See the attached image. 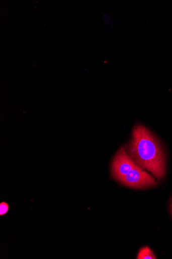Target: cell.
Listing matches in <instances>:
<instances>
[{
  "mask_svg": "<svg viewBox=\"0 0 172 259\" xmlns=\"http://www.w3.org/2000/svg\"><path fill=\"white\" fill-rule=\"evenodd\" d=\"M9 206V204L5 202L0 204V215L3 216L8 213Z\"/></svg>",
  "mask_w": 172,
  "mask_h": 259,
  "instance_id": "5b68a950",
  "label": "cell"
},
{
  "mask_svg": "<svg viewBox=\"0 0 172 259\" xmlns=\"http://www.w3.org/2000/svg\"><path fill=\"white\" fill-rule=\"evenodd\" d=\"M129 153L142 169L162 179L166 172V158L163 148L155 136L145 126H135L128 146Z\"/></svg>",
  "mask_w": 172,
  "mask_h": 259,
  "instance_id": "6da1fadb",
  "label": "cell"
},
{
  "mask_svg": "<svg viewBox=\"0 0 172 259\" xmlns=\"http://www.w3.org/2000/svg\"><path fill=\"white\" fill-rule=\"evenodd\" d=\"M119 182L125 186L138 189L154 187L157 184L153 177L144 171L137 164Z\"/></svg>",
  "mask_w": 172,
  "mask_h": 259,
  "instance_id": "7a4b0ae2",
  "label": "cell"
},
{
  "mask_svg": "<svg viewBox=\"0 0 172 259\" xmlns=\"http://www.w3.org/2000/svg\"><path fill=\"white\" fill-rule=\"evenodd\" d=\"M170 213L172 214V201H171V202L170 203Z\"/></svg>",
  "mask_w": 172,
  "mask_h": 259,
  "instance_id": "8992f818",
  "label": "cell"
},
{
  "mask_svg": "<svg viewBox=\"0 0 172 259\" xmlns=\"http://www.w3.org/2000/svg\"><path fill=\"white\" fill-rule=\"evenodd\" d=\"M137 258L138 259H145V258H151V259H155L156 256L152 251V250L148 247H144L142 248L140 251L137 256Z\"/></svg>",
  "mask_w": 172,
  "mask_h": 259,
  "instance_id": "277c9868",
  "label": "cell"
},
{
  "mask_svg": "<svg viewBox=\"0 0 172 259\" xmlns=\"http://www.w3.org/2000/svg\"><path fill=\"white\" fill-rule=\"evenodd\" d=\"M137 164L128 154L125 147H121L114 156L111 166L113 178L119 181L128 175Z\"/></svg>",
  "mask_w": 172,
  "mask_h": 259,
  "instance_id": "3957f363",
  "label": "cell"
}]
</instances>
